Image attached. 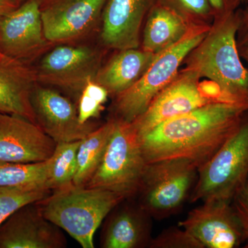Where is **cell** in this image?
Listing matches in <instances>:
<instances>
[{
  "mask_svg": "<svg viewBox=\"0 0 248 248\" xmlns=\"http://www.w3.org/2000/svg\"><path fill=\"white\" fill-rule=\"evenodd\" d=\"M247 112L246 103L219 100L159 124L140 136L145 159H188L200 169L239 129Z\"/></svg>",
  "mask_w": 248,
  "mask_h": 248,
  "instance_id": "cell-1",
  "label": "cell"
},
{
  "mask_svg": "<svg viewBox=\"0 0 248 248\" xmlns=\"http://www.w3.org/2000/svg\"><path fill=\"white\" fill-rule=\"evenodd\" d=\"M238 9L215 16L206 35L186 56L182 69L216 85L222 94L248 104V68L236 44Z\"/></svg>",
  "mask_w": 248,
  "mask_h": 248,
  "instance_id": "cell-2",
  "label": "cell"
},
{
  "mask_svg": "<svg viewBox=\"0 0 248 248\" xmlns=\"http://www.w3.org/2000/svg\"><path fill=\"white\" fill-rule=\"evenodd\" d=\"M125 199L112 191L74 184L53 190L37 202L44 216L66 231L83 248H93L104 218Z\"/></svg>",
  "mask_w": 248,
  "mask_h": 248,
  "instance_id": "cell-3",
  "label": "cell"
},
{
  "mask_svg": "<svg viewBox=\"0 0 248 248\" xmlns=\"http://www.w3.org/2000/svg\"><path fill=\"white\" fill-rule=\"evenodd\" d=\"M210 27H195L177 45L156 57L131 87L114 97L111 118L132 123L177 76L186 56L206 35Z\"/></svg>",
  "mask_w": 248,
  "mask_h": 248,
  "instance_id": "cell-4",
  "label": "cell"
},
{
  "mask_svg": "<svg viewBox=\"0 0 248 248\" xmlns=\"http://www.w3.org/2000/svg\"><path fill=\"white\" fill-rule=\"evenodd\" d=\"M115 120L102 161L85 187L112 191L127 200L138 195L148 163L133 124Z\"/></svg>",
  "mask_w": 248,
  "mask_h": 248,
  "instance_id": "cell-5",
  "label": "cell"
},
{
  "mask_svg": "<svg viewBox=\"0 0 248 248\" xmlns=\"http://www.w3.org/2000/svg\"><path fill=\"white\" fill-rule=\"evenodd\" d=\"M248 180V120H244L213 157L199 169L190 202H231Z\"/></svg>",
  "mask_w": 248,
  "mask_h": 248,
  "instance_id": "cell-6",
  "label": "cell"
},
{
  "mask_svg": "<svg viewBox=\"0 0 248 248\" xmlns=\"http://www.w3.org/2000/svg\"><path fill=\"white\" fill-rule=\"evenodd\" d=\"M199 168L188 159H172L148 163L138 195V204L152 218L175 213L190 197Z\"/></svg>",
  "mask_w": 248,
  "mask_h": 248,
  "instance_id": "cell-7",
  "label": "cell"
},
{
  "mask_svg": "<svg viewBox=\"0 0 248 248\" xmlns=\"http://www.w3.org/2000/svg\"><path fill=\"white\" fill-rule=\"evenodd\" d=\"M201 79L197 73L181 68L147 110L132 122L139 135L210 103L227 100L221 97L216 85L210 81L208 84L203 85Z\"/></svg>",
  "mask_w": 248,
  "mask_h": 248,
  "instance_id": "cell-8",
  "label": "cell"
},
{
  "mask_svg": "<svg viewBox=\"0 0 248 248\" xmlns=\"http://www.w3.org/2000/svg\"><path fill=\"white\" fill-rule=\"evenodd\" d=\"M104 50L94 46L60 44L46 53L33 68L38 84L81 93L103 64Z\"/></svg>",
  "mask_w": 248,
  "mask_h": 248,
  "instance_id": "cell-9",
  "label": "cell"
},
{
  "mask_svg": "<svg viewBox=\"0 0 248 248\" xmlns=\"http://www.w3.org/2000/svg\"><path fill=\"white\" fill-rule=\"evenodd\" d=\"M107 0H40L44 32L50 43L68 44L101 22Z\"/></svg>",
  "mask_w": 248,
  "mask_h": 248,
  "instance_id": "cell-10",
  "label": "cell"
},
{
  "mask_svg": "<svg viewBox=\"0 0 248 248\" xmlns=\"http://www.w3.org/2000/svg\"><path fill=\"white\" fill-rule=\"evenodd\" d=\"M51 45L44 32L40 0H26L0 18V51L6 57L29 64Z\"/></svg>",
  "mask_w": 248,
  "mask_h": 248,
  "instance_id": "cell-11",
  "label": "cell"
},
{
  "mask_svg": "<svg viewBox=\"0 0 248 248\" xmlns=\"http://www.w3.org/2000/svg\"><path fill=\"white\" fill-rule=\"evenodd\" d=\"M36 122L56 142L80 141L99 127L92 122L81 124L78 107L61 93L37 83L31 94Z\"/></svg>",
  "mask_w": 248,
  "mask_h": 248,
  "instance_id": "cell-12",
  "label": "cell"
},
{
  "mask_svg": "<svg viewBox=\"0 0 248 248\" xmlns=\"http://www.w3.org/2000/svg\"><path fill=\"white\" fill-rule=\"evenodd\" d=\"M179 226L198 240L204 248H234L245 241L231 202L208 200L191 210Z\"/></svg>",
  "mask_w": 248,
  "mask_h": 248,
  "instance_id": "cell-13",
  "label": "cell"
},
{
  "mask_svg": "<svg viewBox=\"0 0 248 248\" xmlns=\"http://www.w3.org/2000/svg\"><path fill=\"white\" fill-rule=\"evenodd\" d=\"M56 142L37 124L19 116L0 112V160L37 163L48 159Z\"/></svg>",
  "mask_w": 248,
  "mask_h": 248,
  "instance_id": "cell-14",
  "label": "cell"
},
{
  "mask_svg": "<svg viewBox=\"0 0 248 248\" xmlns=\"http://www.w3.org/2000/svg\"><path fill=\"white\" fill-rule=\"evenodd\" d=\"M61 228L47 219L37 202L27 204L0 226V248H63Z\"/></svg>",
  "mask_w": 248,
  "mask_h": 248,
  "instance_id": "cell-15",
  "label": "cell"
},
{
  "mask_svg": "<svg viewBox=\"0 0 248 248\" xmlns=\"http://www.w3.org/2000/svg\"><path fill=\"white\" fill-rule=\"evenodd\" d=\"M157 0H107L101 20L100 40L111 50L138 48L143 24Z\"/></svg>",
  "mask_w": 248,
  "mask_h": 248,
  "instance_id": "cell-16",
  "label": "cell"
},
{
  "mask_svg": "<svg viewBox=\"0 0 248 248\" xmlns=\"http://www.w3.org/2000/svg\"><path fill=\"white\" fill-rule=\"evenodd\" d=\"M122 202L109 214L102 232V247L149 248L153 239L152 217L138 203L122 205Z\"/></svg>",
  "mask_w": 248,
  "mask_h": 248,
  "instance_id": "cell-17",
  "label": "cell"
},
{
  "mask_svg": "<svg viewBox=\"0 0 248 248\" xmlns=\"http://www.w3.org/2000/svg\"><path fill=\"white\" fill-rule=\"evenodd\" d=\"M35 72L28 63L8 58L0 61V112L36 122L31 94L37 84Z\"/></svg>",
  "mask_w": 248,
  "mask_h": 248,
  "instance_id": "cell-18",
  "label": "cell"
},
{
  "mask_svg": "<svg viewBox=\"0 0 248 248\" xmlns=\"http://www.w3.org/2000/svg\"><path fill=\"white\" fill-rule=\"evenodd\" d=\"M157 55L141 48L117 50L103 63L94 81L115 97L131 87L146 73Z\"/></svg>",
  "mask_w": 248,
  "mask_h": 248,
  "instance_id": "cell-19",
  "label": "cell"
},
{
  "mask_svg": "<svg viewBox=\"0 0 248 248\" xmlns=\"http://www.w3.org/2000/svg\"><path fill=\"white\" fill-rule=\"evenodd\" d=\"M193 28L177 13L156 1L143 24L140 48L159 55L177 45Z\"/></svg>",
  "mask_w": 248,
  "mask_h": 248,
  "instance_id": "cell-20",
  "label": "cell"
},
{
  "mask_svg": "<svg viewBox=\"0 0 248 248\" xmlns=\"http://www.w3.org/2000/svg\"><path fill=\"white\" fill-rule=\"evenodd\" d=\"M115 120L110 118L81 140L78 153V170L73 184L86 186L97 170L111 135L115 128Z\"/></svg>",
  "mask_w": 248,
  "mask_h": 248,
  "instance_id": "cell-21",
  "label": "cell"
},
{
  "mask_svg": "<svg viewBox=\"0 0 248 248\" xmlns=\"http://www.w3.org/2000/svg\"><path fill=\"white\" fill-rule=\"evenodd\" d=\"M80 141L60 142L49 158L46 187L51 191L73 184L78 170Z\"/></svg>",
  "mask_w": 248,
  "mask_h": 248,
  "instance_id": "cell-22",
  "label": "cell"
},
{
  "mask_svg": "<svg viewBox=\"0 0 248 248\" xmlns=\"http://www.w3.org/2000/svg\"><path fill=\"white\" fill-rule=\"evenodd\" d=\"M48 169L49 159L29 164L0 160V186H37L47 188Z\"/></svg>",
  "mask_w": 248,
  "mask_h": 248,
  "instance_id": "cell-23",
  "label": "cell"
},
{
  "mask_svg": "<svg viewBox=\"0 0 248 248\" xmlns=\"http://www.w3.org/2000/svg\"><path fill=\"white\" fill-rule=\"evenodd\" d=\"M51 192L42 186H0V226L19 208L46 198Z\"/></svg>",
  "mask_w": 248,
  "mask_h": 248,
  "instance_id": "cell-24",
  "label": "cell"
},
{
  "mask_svg": "<svg viewBox=\"0 0 248 248\" xmlns=\"http://www.w3.org/2000/svg\"><path fill=\"white\" fill-rule=\"evenodd\" d=\"M184 18L192 27H210L215 10L209 0H157Z\"/></svg>",
  "mask_w": 248,
  "mask_h": 248,
  "instance_id": "cell-25",
  "label": "cell"
},
{
  "mask_svg": "<svg viewBox=\"0 0 248 248\" xmlns=\"http://www.w3.org/2000/svg\"><path fill=\"white\" fill-rule=\"evenodd\" d=\"M109 93L105 88L91 81L84 86L79 98L78 105V117L81 124L97 118L104 110Z\"/></svg>",
  "mask_w": 248,
  "mask_h": 248,
  "instance_id": "cell-26",
  "label": "cell"
},
{
  "mask_svg": "<svg viewBox=\"0 0 248 248\" xmlns=\"http://www.w3.org/2000/svg\"><path fill=\"white\" fill-rule=\"evenodd\" d=\"M150 248H204L202 244L184 228H168L153 238Z\"/></svg>",
  "mask_w": 248,
  "mask_h": 248,
  "instance_id": "cell-27",
  "label": "cell"
},
{
  "mask_svg": "<svg viewBox=\"0 0 248 248\" xmlns=\"http://www.w3.org/2000/svg\"><path fill=\"white\" fill-rule=\"evenodd\" d=\"M232 202L244 232L246 241L245 248H248V180L236 192Z\"/></svg>",
  "mask_w": 248,
  "mask_h": 248,
  "instance_id": "cell-28",
  "label": "cell"
},
{
  "mask_svg": "<svg viewBox=\"0 0 248 248\" xmlns=\"http://www.w3.org/2000/svg\"><path fill=\"white\" fill-rule=\"evenodd\" d=\"M239 28L236 34V44L241 58L248 66V3L244 9H238Z\"/></svg>",
  "mask_w": 248,
  "mask_h": 248,
  "instance_id": "cell-29",
  "label": "cell"
},
{
  "mask_svg": "<svg viewBox=\"0 0 248 248\" xmlns=\"http://www.w3.org/2000/svg\"><path fill=\"white\" fill-rule=\"evenodd\" d=\"M216 16L228 14L236 11L240 7L237 0H209Z\"/></svg>",
  "mask_w": 248,
  "mask_h": 248,
  "instance_id": "cell-30",
  "label": "cell"
},
{
  "mask_svg": "<svg viewBox=\"0 0 248 248\" xmlns=\"http://www.w3.org/2000/svg\"><path fill=\"white\" fill-rule=\"evenodd\" d=\"M12 0H0V18L17 7Z\"/></svg>",
  "mask_w": 248,
  "mask_h": 248,
  "instance_id": "cell-31",
  "label": "cell"
},
{
  "mask_svg": "<svg viewBox=\"0 0 248 248\" xmlns=\"http://www.w3.org/2000/svg\"><path fill=\"white\" fill-rule=\"evenodd\" d=\"M17 5V6H19L21 4H22L23 2L26 1V0H12Z\"/></svg>",
  "mask_w": 248,
  "mask_h": 248,
  "instance_id": "cell-32",
  "label": "cell"
},
{
  "mask_svg": "<svg viewBox=\"0 0 248 248\" xmlns=\"http://www.w3.org/2000/svg\"><path fill=\"white\" fill-rule=\"evenodd\" d=\"M237 1L240 6L243 4H247L248 3V0H237Z\"/></svg>",
  "mask_w": 248,
  "mask_h": 248,
  "instance_id": "cell-33",
  "label": "cell"
},
{
  "mask_svg": "<svg viewBox=\"0 0 248 248\" xmlns=\"http://www.w3.org/2000/svg\"><path fill=\"white\" fill-rule=\"evenodd\" d=\"M9 57H6V55H4V54L1 53L0 51V61H2V60H5V59L8 58Z\"/></svg>",
  "mask_w": 248,
  "mask_h": 248,
  "instance_id": "cell-34",
  "label": "cell"
}]
</instances>
